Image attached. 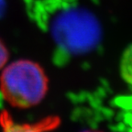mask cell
Masks as SVG:
<instances>
[{
    "instance_id": "6da1fadb",
    "label": "cell",
    "mask_w": 132,
    "mask_h": 132,
    "mask_svg": "<svg viewBox=\"0 0 132 132\" xmlns=\"http://www.w3.org/2000/svg\"><path fill=\"white\" fill-rule=\"evenodd\" d=\"M3 96L11 105L29 108L44 98L48 80L40 66L28 60L8 64L0 77Z\"/></svg>"
},
{
    "instance_id": "7a4b0ae2",
    "label": "cell",
    "mask_w": 132,
    "mask_h": 132,
    "mask_svg": "<svg viewBox=\"0 0 132 132\" xmlns=\"http://www.w3.org/2000/svg\"><path fill=\"white\" fill-rule=\"evenodd\" d=\"M3 132H45L53 125L52 121H44L39 124H20L14 122L7 114L1 116Z\"/></svg>"
},
{
    "instance_id": "3957f363",
    "label": "cell",
    "mask_w": 132,
    "mask_h": 132,
    "mask_svg": "<svg viewBox=\"0 0 132 132\" xmlns=\"http://www.w3.org/2000/svg\"><path fill=\"white\" fill-rule=\"evenodd\" d=\"M120 74L127 84L132 85V45L127 48L120 61Z\"/></svg>"
},
{
    "instance_id": "277c9868",
    "label": "cell",
    "mask_w": 132,
    "mask_h": 132,
    "mask_svg": "<svg viewBox=\"0 0 132 132\" xmlns=\"http://www.w3.org/2000/svg\"><path fill=\"white\" fill-rule=\"evenodd\" d=\"M7 58H8L7 49H6L5 44L0 39V69L2 68L3 66L6 65V62H7Z\"/></svg>"
},
{
    "instance_id": "5b68a950",
    "label": "cell",
    "mask_w": 132,
    "mask_h": 132,
    "mask_svg": "<svg viewBox=\"0 0 132 132\" xmlns=\"http://www.w3.org/2000/svg\"><path fill=\"white\" fill-rule=\"evenodd\" d=\"M84 132H101V131H95V130H87V131H84Z\"/></svg>"
}]
</instances>
